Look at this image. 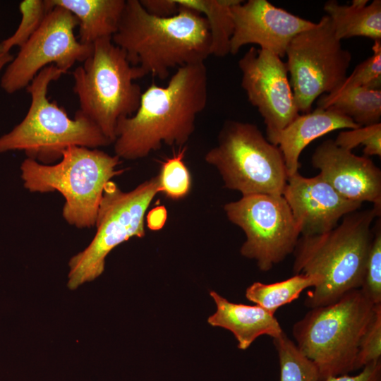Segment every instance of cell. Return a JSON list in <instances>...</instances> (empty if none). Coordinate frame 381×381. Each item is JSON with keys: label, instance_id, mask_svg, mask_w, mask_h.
Segmentation results:
<instances>
[{"label": "cell", "instance_id": "23", "mask_svg": "<svg viewBox=\"0 0 381 381\" xmlns=\"http://www.w3.org/2000/svg\"><path fill=\"white\" fill-rule=\"evenodd\" d=\"M322 282L318 275L304 274L273 284L253 283L246 291V298L267 311L274 314L282 306L297 299L301 292L309 287H316Z\"/></svg>", "mask_w": 381, "mask_h": 381}, {"label": "cell", "instance_id": "34", "mask_svg": "<svg viewBox=\"0 0 381 381\" xmlns=\"http://www.w3.org/2000/svg\"><path fill=\"white\" fill-rule=\"evenodd\" d=\"M13 59L10 51L6 50L0 43V72L2 68Z\"/></svg>", "mask_w": 381, "mask_h": 381}, {"label": "cell", "instance_id": "32", "mask_svg": "<svg viewBox=\"0 0 381 381\" xmlns=\"http://www.w3.org/2000/svg\"><path fill=\"white\" fill-rule=\"evenodd\" d=\"M144 9L158 18H168L177 13L179 6L175 0H140Z\"/></svg>", "mask_w": 381, "mask_h": 381}, {"label": "cell", "instance_id": "5", "mask_svg": "<svg viewBox=\"0 0 381 381\" xmlns=\"http://www.w3.org/2000/svg\"><path fill=\"white\" fill-rule=\"evenodd\" d=\"M121 159L97 148L72 145L54 164L26 158L20 165L24 187L30 192L58 191L65 199L62 214L79 229L95 226L104 189L123 172L117 169Z\"/></svg>", "mask_w": 381, "mask_h": 381}, {"label": "cell", "instance_id": "29", "mask_svg": "<svg viewBox=\"0 0 381 381\" xmlns=\"http://www.w3.org/2000/svg\"><path fill=\"white\" fill-rule=\"evenodd\" d=\"M335 144L351 151L363 146L365 156H381V123L341 131L334 140Z\"/></svg>", "mask_w": 381, "mask_h": 381}, {"label": "cell", "instance_id": "25", "mask_svg": "<svg viewBox=\"0 0 381 381\" xmlns=\"http://www.w3.org/2000/svg\"><path fill=\"white\" fill-rule=\"evenodd\" d=\"M50 0H24L19 4L20 22L15 32L0 43L10 51L13 47H21L40 28L53 8Z\"/></svg>", "mask_w": 381, "mask_h": 381}, {"label": "cell", "instance_id": "31", "mask_svg": "<svg viewBox=\"0 0 381 381\" xmlns=\"http://www.w3.org/2000/svg\"><path fill=\"white\" fill-rule=\"evenodd\" d=\"M325 381H381V359L365 365L355 375H341L329 377Z\"/></svg>", "mask_w": 381, "mask_h": 381}, {"label": "cell", "instance_id": "10", "mask_svg": "<svg viewBox=\"0 0 381 381\" xmlns=\"http://www.w3.org/2000/svg\"><path fill=\"white\" fill-rule=\"evenodd\" d=\"M286 55L290 84L299 112L311 111L316 99L337 90L347 77L351 52L334 35L328 16L295 36Z\"/></svg>", "mask_w": 381, "mask_h": 381}, {"label": "cell", "instance_id": "4", "mask_svg": "<svg viewBox=\"0 0 381 381\" xmlns=\"http://www.w3.org/2000/svg\"><path fill=\"white\" fill-rule=\"evenodd\" d=\"M64 73L55 66L42 70L27 86L31 102L20 123L0 137V153L23 151L27 158L43 164L60 160L69 146L97 148L112 144L90 119L78 110L73 119L47 92L50 83Z\"/></svg>", "mask_w": 381, "mask_h": 381}, {"label": "cell", "instance_id": "13", "mask_svg": "<svg viewBox=\"0 0 381 381\" xmlns=\"http://www.w3.org/2000/svg\"><path fill=\"white\" fill-rule=\"evenodd\" d=\"M267 50L251 47L239 59L241 87L266 125L267 135L285 128L299 115L286 64Z\"/></svg>", "mask_w": 381, "mask_h": 381}, {"label": "cell", "instance_id": "30", "mask_svg": "<svg viewBox=\"0 0 381 381\" xmlns=\"http://www.w3.org/2000/svg\"><path fill=\"white\" fill-rule=\"evenodd\" d=\"M381 359V303L375 306L373 317L364 332L358 348L354 370Z\"/></svg>", "mask_w": 381, "mask_h": 381}, {"label": "cell", "instance_id": "7", "mask_svg": "<svg viewBox=\"0 0 381 381\" xmlns=\"http://www.w3.org/2000/svg\"><path fill=\"white\" fill-rule=\"evenodd\" d=\"M73 77L78 110L114 143L119 122L135 113L143 93L126 53L111 37L99 39Z\"/></svg>", "mask_w": 381, "mask_h": 381}, {"label": "cell", "instance_id": "20", "mask_svg": "<svg viewBox=\"0 0 381 381\" xmlns=\"http://www.w3.org/2000/svg\"><path fill=\"white\" fill-rule=\"evenodd\" d=\"M324 11L330 19L335 37L340 41L353 37L381 40V1L353 0L350 6L327 1Z\"/></svg>", "mask_w": 381, "mask_h": 381}, {"label": "cell", "instance_id": "28", "mask_svg": "<svg viewBox=\"0 0 381 381\" xmlns=\"http://www.w3.org/2000/svg\"><path fill=\"white\" fill-rule=\"evenodd\" d=\"M361 291L373 304L381 303V226L380 219L373 228Z\"/></svg>", "mask_w": 381, "mask_h": 381}, {"label": "cell", "instance_id": "2", "mask_svg": "<svg viewBox=\"0 0 381 381\" xmlns=\"http://www.w3.org/2000/svg\"><path fill=\"white\" fill-rule=\"evenodd\" d=\"M111 40L124 51L138 78L151 75L165 80L174 68L205 62L210 56L205 18L182 6L174 16L158 18L139 0H127Z\"/></svg>", "mask_w": 381, "mask_h": 381}, {"label": "cell", "instance_id": "12", "mask_svg": "<svg viewBox=\"0 0 381 381\" xmlns=\"http://www.w3.org/2000/svg\"><path fill=\"white\" fill-rule=\"evenodd\" d=\"M78 25V20L70 11L54 6L7 65L1 78L2 90L13 94L27 87L48 66H55L64 74L76 62H83L92 53V45L83 44L77 40L74 30Z\"/></svg>", "mask_w": 381, "mask_h": 381}, {"label": "cell", "instance_id": "3", "mask_svg": "<svg viewBox=\"0 0 381 381\" xmlns=\"http://www.w3.org/2000/svg\"><path fill=\"white\" fill-rule=\"evenodd\" d=\"M380 216L373 207L345 215L333 229L317 235L301 236L293 252L294 274L322 277L308 291L304 305L313 308L335 303L346 293L361 289L373 238L371 225Z\"/></svg>", "mask_w": 381, "mask_h": 381}, {"label": "cell", "instance_id": "19", "mask_svg": "<svg viewBox=\"0 0 381 381\" xmlns=\"http://www.w3.org/2000/svg\"><path fill=\"white\" fill-rule=\"evenodd\" d=\"M63 7L78 21V41L93 45L98 40L111 37L116 32L126 0H50Z\"/></svg>", "mask_w": 381, "mask_h": 381}, {"label": "cell", "instance_id": "6", "mask_svg": "<svg viewBox=\"0 0 381 381\" xmlns=\"http://www.w3.org/2000/svg\"><path fill=\"white\" fill-rule=\"evenodd\" d=\"M375 305L361 289H354L334 303L310 308L293 325L295 344L316 366L319 381L354 371Z\"/></svg>", "mask_w": 381, "mask_h": 381}, {"label": "cell", "instance_id": "14", "mask_svg": "<svg viewBox=\"0 0 381 381\" xmlns=\"http://www.w3.org/2000/svg\"><path fill=\"white\" fill-rule=\"evenodd\" d=\"M231 13L234 32L230 54L233 55L243 46L254 44L261 49L284 57L292 39L315 25L267 0H238L231 6Z\"/></svg>", "mask_w": 381, "mask_h": 381}, {"label": "cell", "instance_id": "21", "mask_svg": "<svg viewBox=\"0 0 381 381\" xmlns=\"http://www.w3.org/2000/svg\"><path fill=\"white\" fill-rule=\"evenodd\" d=\"M318 107L331 108L359 126L380 123L381 89L354 87L321 95Z\"/></svg>", "mask_w": 381, "mask_h": 381}, {"label": "cell", "instance_id": "33", "mask_svg": "<svg viewBox=\"0 0 381 381\" xmlns=\"http://www.w3.org/2000/svg\"><path fill=\"white\" fill-rule=\"evenodd\" d=\"M167 219V211L164 206L152 208L146 215L147 227L153 231L161 229Z\"/></svg>", "mask_w": 381, "mask_h": 381}, {"label": "cell", "instance_id": "22", "mask_svg": "<svg viewBox=\"0 0 381 381\" xmlns=\"http://www.w3.org/2000/svg\"><path fill=\"white\" fill-rule=\"evenodd\" d=\"M182 6L202 15L209 27L210 55L224 57L230 54V42L234 32L231 6L238 0H175Z\"/></svg>", "mask_w": 381, "mask_h": 381}, {"label": "cell", "instance_id": "1", "mask_svg": "<svg viewBox=\"0 0 381 381\" xmlns=\"http://www.w3.org/2000/svg\"><path fill=\"white\" fill-rule=\"evenodd\" d=\"M208 76L205 62L177 68L166 86L152 83L142 93L135 113L120 121L114 142L115 155L135 160L164 144L181 146L195 128L205 108Z\"/></svg>", "mask_w": 381, "mask_h": 381}, {"label": "cell", "instance_id": "11", "mask_svg": "<svg viewBox=\"0 0 381 381\" xmlns=\"http://www.w3.org/2000/svg\"><path fill=\"white\" fill-rule=\"evenodd\" d=\"M224 209L229 220L246 234L241 254L255 260L260 271L270 270L293 253L301 233L282 195H244Z\"/></svg>", "mask_w": 381, "mask_h": 381}, {"label": "cell", "instance_id": "16", "mask_svg": "<svg viewBox=\"0 0 381 381\" xmlns=\"http://www.w3.org/2000/svg\"><path fill=\"white\" fill-rule=\"evenodd\" d=\"M311 162L320 170L319 175L342 197L372 202L381 210V171L370 158L357 156L329 139L316 147Z\"/></svg>", "mask_w": 381, "mask_h": 381}, {"label": "cell", "instance_id": "26", "mask_svg": "<svg viewBox=\"0 0 381 381\" xmlns=\"http://www.w3.org/2000/svg\"><path fill=\"white\" fill-rule=\"evenodd\" d=\"M186 150L163 162L158 175L160 192L173 200L184 198L191 188V177L183 161Z\"/></svg>", "mask_w": 381, "mask_h": 381}, {"label": "cell", "instance_id": "9", "mask_svg": "<svg viewBox=\"0 0 381 381\" xmlns=\"http://www.w3.org/2000/svg\"><path fill=\"white\" fill-rule=\"evenodd\" d=\"M159 192L158 175L128 192L121 190L114 181L107 183L97 212L95 236L68 262V289H76L99 277L107 255L114 248L132 237L145 236L146 211Z\"/></svg>", "mask_w": 381, "mask_h": 381}, {"label": "cell", "instance_id": "18", "mask_svg": "<svg viewBox=\"0 0 381 381\" xmlns=\"http://www.w3.org/2000/svg\"><path fill=\"white\" fill-rule=\"evenodd\" d=\"M210 294L217 310L208 318V323L231 332L239 349H247L260 336L267 335L273 339L284 332L274 314L263 308L230 302L214 291Z\"/></svg>", "mask_w": 381, "mask_h": 381}, {"label": "cell", "instance_id": "27", "mask_svg": "<svg viewBox=\"0 0 381 381\" xmlns=\"http://www.w3.org/2000/svg\"><path fill=\"white\" fill-rule=\"evenodd\" d=\"M373 55L359 64L335 91L354 87L381 89V40L374 41Z\"/></svg>", "mask_w": 381, "mask_h": 381}, {"label": "cell", "instance_id": "17", "mask_svg": "<svg viewBox=\"0 0 381 381\" xmlns=\"http://www.w3.org/2000/svg\"><path fill=\"white\" fill-rule=\"evenodd\" d=\"M359 127L352 119L333 109L317 107L299 114L283 129L267 135V139L279 149L289 176L298 171L300 155L312 141L335 130Z\"/></svg>", "mask_w": 381, "mask_h": 381}, {"label": "cell", "instance_id": "24", "mask_svg": "<svg viewBox=\"0 0 381 381\" xmlns=\"http://www.w3.org/2000/svg\"><path fill=\"white\" fill-rule=\"evenodd\" d=\"M279 363V381H319L315 364L305 356L283 332L272 339Z\"/></svg>", "mask_w": 381, "mask_h": 381}, {"label": "cell", "instance_id": "8", "mask_svg": "<svg viewBox=\"0 0 381 381\" xmlns=\"http://www.w3.org/2000/svg\"><path fill=\"white\" fill-rule=\"evenodd\" d=\"M205 160L217 169L225 188L242 196L283 194L288 175L282 155L255 124L226 121Z\"/></svg>", "mask_w": 381, "mask_h": 381}, {"label": "cell", "instance_id": "15", "mask_svg": "<svg viewBox=\"0 0 381 381\" xmlns=\"http://www.w3.org/2000/svg\"><path fill=\"white\" fill-rule=\"evenodd\" d=\"M282 195L301 236L327 232L336 227L345 215L359 210L362 205L342 197L319 174L308 178L299 171L287 177Z\"/></svg>", "mask_w": 381, "mask_h": 381}]
</instances>
